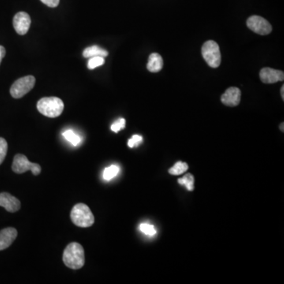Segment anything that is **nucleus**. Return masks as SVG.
<instances>
[{
  "mask_svg": "<svg viewBox=\"0 0 284 284\" xmlns=\"http://www.w3.org/2000/svg\"><path fill=\"white\" fill-rule=\"evenodd\" d=\"M280 130H282V132H284V124H282V126H280Z\"/></svg>",
  "mask_w": 284,
  "mask_h": 284,
  "instance_id": "nucleus-27",
  "label": "nucleus"
},
{
  "mask_svg": "<svg viewBox=\"0 0 284 284\" xmlns=\"http://www.w3.org/2000/svg\"><path fill=\"white\" fill-rule=\"evenodd\" d=\"M143 142V138L140 135H134L132 138L130 139L128 142V146L130 148H133L135 147H138Z\"/></svg>",
  "mask_w": 284,
  "mask_h": 284,
  "instance_id": "nucleus-23",
  "label": "nucleus"
},
{
  "mask_svg": "<svg viewBox=\"0 0 284 284\" xmlns=\"http://www.w3.org/2000/svg\"><path fill=\"white\" fill-rule=\"evenodd\" d=\"M120 166L116 165H112V166L106 168L104 170L103 178L105 181H110L120 174Z\"/></svg>",
  "mask_w": 284,
  "mask_h": 284,
  "instance_id": "nucleus-16",
  "label": "nucleus"
},
{
  "mask_svg": "<svg viewBox=\"0 0 284 284\" xmlns=\"http://www.w3.org/2000/svg\"><path fill=\"white\" fill-rule=\"evenodd\" d=\"M64 138L69 142L70 144H73L74 146H78L79 144L82 142V139L79 135L75 133L74 131L72 130H68L65 131L64 133Z\"/></svg>",
  "mask_w": 284,
  "mask_h": 284,
  "instance_id": "nucleus-15",
  "label": "nucleus"
},
{
  "mask_svg": "<svg viewBox=\"0 0 284 284\" xmlns=\"http://www.w3.org/2000/svg\"><path fill=\"white\" fill-rule=\"evenodd\" d=\"M18 237L15 228H8L0 232V251L9 248Z\"/></svg>",
  "mask_w": 284,
  "mask_h": 284,
  "instance_id": "nucleus-12",
  "label": "nucleus"
},
{
  "mask_svg": "<svg viewBox=\"0 0 284 284\" xmlns=\"http://www.w3.org/2000/svg\"><path fill=\"white\" fill-rule=\"evenodd\" d=\"M178 184L186 186L189 191L194 190V177L191 174H187L182 178L178 180Z\"/></svg>",
  "mask_w": 284,
  "mask_h": 284,
  "instance_id": "nucleus-18",
  "label": "nucleus"
},
{
  "mask_svg": "<svg viewBox=\"0 0 284 284\" xmlns=\"http://www.w3.org/2000/svg\"><path fill=\"white\" fill-rule=\"evenodd\" d=\"M202 56L208 65L212 68H218L221 64L220 49L216 42L208 40L202 47Z\"/></svg>",
  "mask_w": 284,
  "mask_h": 284,
  "instance_id": "nucleus-4",
  "label": "nucleus"
},
{
  "mask_svg": "<svg viewBox=\"0 0 284 284\" xmlns=\"http://www.w3.org/2000/svg\"><path fill=\"white\" fill-rule=\"evenodd\" d=\"M46 6L50 8H56L60 5V0H40Z\"/></svg>",
  "mask_w": 284,
  "mask_h": 284,
  "instance_id": "nucleus-24",
  "label": "nucleus"
},
{
  "mask_svg": "<svg viewBox=\"0 0 284 284\" xmlns=\"http://www.w3.org/2000/svg\"><path fill=\"white\" fill-rule=\"evenodd\" d=\"M242 99V92L240 88H228L221 98V101L224 104L228 106H237L240 104Z\"/></svg>",
  "mask_w": 284,
  "mask_h": 284,
  "instance_id": "nucleus-11",
  "label": "nucleus"
},
{
  "mask_svg": "<svg viewBox=\"0 0 284 284\" xmlns=\"http://www.w3.org/2000/svg\"><path fill=\"white\" fill-rule=\"evenodd\" d=\"M188 169H189V166L187 164L184 163V162H178L169 170V174L172 176H181L186 172Z\"/></svg>",
  "mask_w": 284,
  "mask_h": 284,
  "instance_id": "nucleus-17",
  "label": "nucleus"
},
{
  "mask_svg": "<svg viewBox=\"0 0 284 284\" xmlns=\"http://www.w3.org/2000/svg\"><path fill=\"white\" fill-rule=\"evenodd\" d=\"M21 202L15 196L8 192L0 194V207L4 208L9 212H17L21 210Z\"/></svg>",
  "mask_w": 284,
  "mask_h": 284,
  "instance_id": "nucleus-9",
  "label": "nucleus"
},
{
  "mask_svg": "<svg viewBox=\"0 0 284 284\" xmlns=\"http://www.w3.org/2000/svg\"><path fill=\"white\" fill-rule=\"evenodd\" d=\"M64 262L71 270H79L82 268L86 263L82 246L78 242H72L68 245L64 250Z\"/></svg>",
  "mask_w": 284,
  "mask_h": 284,
  "instance_id": "nucleus-1",
  "label": "nucleus"
},
{
  "mask_svg": "<svg viewBox=\"0 0 284 284\" xmlns=\"http://www.w3.org/2000/svg\"><path fill=\"white\" fill-rule=\"evenodd\" d=\"M105 64V60L104 57L98 56L91 58L88 62V68L90 70H94L100 68Z\"/></svg>",
  "mask_w": 284,
  "mask_h": 284,
  "instance_id": "nucleus-20",
  "label": "nucleus"
},
{
  "mask_svg": "<svg viewBox=\"0 0 284 284\" xmlns=\"http://www.w3.org/2000/svg\"><path fill=\"white\" fill-rule=\"evenodd\" d=\"M8 152V144L6 140L0 138V165L4 163L6 159Z\"/></svg>",
  "mask_w": 284,
  "mask_h": 284,
  "instance_id": "nucleus-19",
  "label": "nucleus"
},
{
  "mask_svg": "<svg viewBox=\"0 0 284 284\" xmlns=\"http://www.w3.org/2000/svg\"><path fill=\"white\" fill-rule=\"evenodd\" d=\"M6 49L5 48L2 47V46H0V64L2 62V60H4V57L6 56Z\"/></svg>",
  "mask_w": 284,
  "mask_h": 284,
  "instance_id": "nucleus-25",
  "label": "nucleus"
},
{
  "mask_svg": "<svg viewBox=\"0 0 284 284\" xmlns=\"http://www.w3.org/2000/svg\"><path fill=\"white\" fill-rule=\"evenodd\" d=\"M126 128V120L124 118H120L118 120V121H116V122L112 124V130L114 132V133H118L120 131H121L122 130L125 129Z\"/></svg>",
  "mask_w": 284,
  "mask_h": 284,
  "instance_id": "nucleus-22",
  "label": "nucleus"
},
{
  "mask_svg": "<svg viewBox=\"0 0 284 284\" xmlns=\"http://www.w3.org/2000/svg\"><path fill=\"white\" fill-rule=\"evenodd\" d=\"M12 170L16 174H24L31 170L34 176H39L42 173V166L38 164L31 163L26 156L18 154L14 159Z\"/></svg>",
  "mask_w": 284,
  "mask_h": 284,
  "instance_id": "nucleus-5",
  "label": "nucleus"
},
{
  "mask_svg": "<svg viewBox=\"0 0 284 284\" xmlns=\"http://www.w3.org/2000/svg\"><path fill=\"white\" fill-rule=\"evenodd\" d=\"M38 109L40 113L46 117L57 118L64 112V101L58 98H43L38 102Z\"/></svg>",
  "mask_w": 284,
  "mask_h": 284,
  "instance_id": "nucleus-2",
  "label": "nucleus"
},
{
  "mask_svg": "<svg viewBox=\"0 0 284 284\" xmlns=\"http://www.w3.org/2000/svg\"><path fill=\"white\" fill-rule=\"evenodd\" d=\"M31 23V18L26 12L18 13L14 18V27L19 35H26L30 30Z\"/></svg>",
  "mask_w": 284,
  "mask_h": 284,
  "instance_id": "nucleus-8",
  "label": "nucleus"
},
{
  "mask_svg": "<svg viewBox=\"0 0 284 284\" xmlns=\"http://www.w3.org/2000/svg\"><path fill=\"white\" fill-rule=\"evenodd\" d=\"M164 68V60L160 54L158 53H154L152 54L148 58V65H147V69L150 71L151 73H158Z\"/></svg>",
  "mask_w": 284,
  "mask_h": 284,
  "instance_id": "nucleus-13",
  "label": "nucleus"
},
{
  "mask_svg": "<svg viewBox=\"0 0 284 284\" xmlns=\"http://www.w3.org/2000/svg\"><path fill=\"white\" fill-rule=\"evenodd\" d=\"M140 230L147 236H154L156 234L155 226L148 224H142L140 225Z\"/></svg>",
  "mask_w": 284,
  "mask_h": 284,
  "instance_id": "nucleus-21",
  "label": "nucleus"
},
{
  "mask_svg": "<svg viewBox=\"0 0 284 284\" xmlns=\"http://www.w3.org/2000/svg\"><path fill=\"white\" fill-rule=\"evenodd\" d=\"M83 56L86 58H91L98 56L105 58V57L108 56V52L95 45V46H92V47L87 48L84 50Z\"/></svg>",
  "mask_w": 284,
  "mask_h": 284,
  "instance_id": "nucleus-14",
  "label": "nucleus"
},
{
  "mask_svg": "<svg viewBox=\"0 0 284 284\" xmlns=\"http://www.w3.org/2000/svg\"><path fill=\"white\" fill-rule=\"evenodd\" d=\"M36 78L34 76L22 78L14 83L10 88V94L14 99H21L34 88Z\"/></svg>",
  "mask_w": 284,
  "mask_h": 284,
  "instance_id": "nucleus-6",
  "label": "nucleus"
},
{
  "mask_svg": "<svg viewBox=\"0 0 284 284\" xmlns=\"http://www.w3.org/2000/svg\"><path fill=\"white\" fill-rule=\"evenodd\" d=\"M247 26L252 32L259 35L266 36L272 32V26L266 19L260 16H252L247 20Z\"/></svg>",
  "mask_w": 284,
  "mask_h": 284,
  "instance_id": "nucleus-7",
  "label": "nucleus"
},
{
  "mask_svg": "<svg viewBox=\"0 0 284 284\" xmlns=\"http://www.w3.org/2000/svg\"><path fill=\"white\" fill-rule=\"evenodd\" d=\"M70 218L74 224L79 228H90L95 222L92 211L84 204H76L71 211Z\"/></svg>",
  "mask_w": 284,
  "mask_h": 284,
  "instance_id": "nucleus-3",
  "label": "nucleus"
},
{
  "mask_svg": "<svg viewBox=\"0 0 284 284\" xmlns=\"http://www.w3.org/2000/svg\"><path fill=\"white\" fill-rule=\"evenodd\" d=\"M281 95H282V99L284 100V86L281 88Z\"/></svg>",
  "mask_w": 284,
  "mask_h": 284,
  "instance_id": "nucleus-26",
  "label": "nucleus"
},
{
  "mask_svg": "<svg viewBox=\"0 0 284 284\" xmlns=\"http://www.w3.org/2000/svg\"><path fill=\"white\" fill-rule=\"evenodd\" d=\"M260 80L264 84H275L278 82H284V74L282 71L276 70L272 68H264L260 73Z\"/></svg>",
  "mask_w": 284,
  "mask_h": 284,
  "instance_id": "nucleus-10",
  "label": "nucleus"
}]
</instances>
